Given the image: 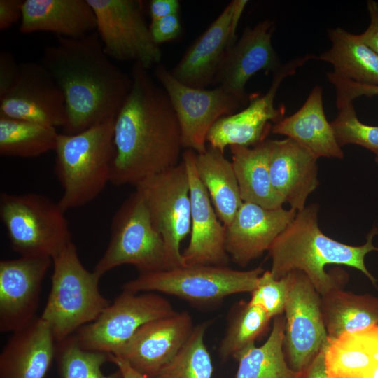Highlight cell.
<instances>
[{
    "instance_id": "1",
    "label": "cell",
    "mask_w": 378,
    "mask_h": 378,
    "mask_svg": "<svg viewBox=\"0 0 378 378\" xmlns=\"http://www.w3.org/2000/svg\"><path fill=\"white\" fill-rule=\"evenodd\" d=\"M132 86L114 120L111 182L136 186L177 165L182 157L181 131L164 89L134 63Z\"/></svg>"
},
{
    "instance_id": "2",
    "label": "cell",
    "mask_w": 378,
    "mask_h": 378,
    "mask_svg": "<svg viewBox=\"0 0 378 378\" xmlns=\"http://www.w3.org/2000/svg\"><path fill=\"white\" fill-rule=\"evenodd\" d=\"M41 63L64 94V134L115 118L132 86L131 76L113 63L96 31L79 38L58 36L56 44L45 48Z\"/></svg>"
},
{
    "instance_id": "3",
    "label": "cell",
    "mask_w": 378,
    "mask_h": 378,
    "mask_svg": "<svg viewBox=\"0 0 378 378\" xmlns=\"http://www.w3.org/2000/svg\"><path fill=\"white\" fill-rule=\"evenodd\" d=\"M318 206L306 205L297 211L295 218L276 237L268 250L271 258L270 270L276 279L295 270L302 272L316 291L325 295L342 288L346 279L342 270L328 272V265H344L359 270L377 286V279L368 270L365 259L372 251L378 252L373 239L378 234L374 225L360 246L340 242L322 232L318 220Z\"/></svg>"
},
{
    "instance_id": "4",
    "label": "cell",
    "mask_w": 378,
    "mask_h": 378,
    "mask_svg": "<svg viewBox=\"0 0 378 378\" xmlns=\"http://www.w3.org/2000/svg\"><path fill=\"white\" fill-rule=\"evenodd\" d=\"M114 120L74 134L59 133L55 172L62 188L57 202L64 211L90 203L111 182Z\"/></svg>"
},
{
    "instance_id": "5",
    "label": "cell",
    "mask_w": 378,
    "mask_h": 378,
    "mask_svg": "<svg viewBox=\"0 0 378 378\" xmlns=\"http://www.w3.org/2000/svg\"><path fill=\"white\" fill-rule=\"evenodd\" d=\"M52 260L51 289L40 317L59 342L96 320L111 302L99 291L101 277L85 269L73 241Z\"/></svg>"
},
{
    "instance_id": "6",
    "label": "cell",
    "mask_w": 378,
    "mask_h": 378,
    "mask_svg": "<svg viewBox=\"0 0 378 378\" xmlns=\"http://www.w3.org/2000/svg\"><path fill=\"white\" fill-rule=\"evenodd\" d=\"M64 213L40 193L0 194V218L10 248L20 256L52 258L71 242Z\"/></svg>"
},
{
    "instance_id": "7",
    "label": "cell",
    "mask_w": 378,
    "mask_h": 378,
    "mask_svg": "<svg viewBox=\"0 0 378 378\" xmlns=\"http://www.w3.org/2000/svg\"><path fill=\"white\" fill-rule=\"evenodd\" d=\"M265 270H237L227 266L184 265L139 275L122 286L132 293L159 292L195 304H210L231 295L251 293Z\"/></svg>"
},
{
    "instance_id": "8",
    "label": "cell",
    "mask_w": 378,
    "mask_h": 378,
    "mask_svg": "<svg viewBox=\"0 0 378 378\" xmlns=\"http://www.w3.org/2000/svg\"><path fill=\"white\" fill-rule=\"evenodd\" d=\"M123 265L148 273L172 269L164 243L154 227L141 195L134 190L115 213L108 246L93 272L102 277Z\"/></svg>"
},
{
    "instance_id": "9",
    "label": "cell",
    "mask_w": 378,
    "mask_h": 378,
    "mask_svg": "<svg viewBox=\"0 0 378 378\" xmlns=\"http://www.w3.org/2000/svg\"><path fill=\"white\" fill-rule=\"evenodd\" d=\"M153 225L164 243L172 268L184 266L181 244L190 233V183L184 162L148 177L135 186Z\"/></svg>"
},
{
    "instance_id": "10",
    "label": "cell",
    "mask_w": 378,
    "mask_h": 378,
    "mask_svg": "<svg viewBox=\"0 0 378 378\" xmlns=\"http://www.w3.org/2000/svg\"><path fill=\"white\" fill-rule=\"evenodd\" d=\"M176 312L169 301L158 293L122 290L96 320L73 335L83 349L114 355L142 326Z\"/></svg>"
},
{
    "instance_id": "11",
    "label": "cell",
    "mask_w": 378,
    "mask_h": 378,
    "mask_svg": "<svg viewBox=\"0 0 378 378\" xmlns=\"http://www.w3.org/2000/svg\"><path fill=\"white\" fill-rule=\"evenodd\" d=\"M88 1L96 16V31L111 59L134 61L148 70L160 64L162 50L152 38L141 1Z\"/></svg>"
},
{
    "instance_id": "12",
    "label": "cell",
    "mask_w": 378,
    "mask_h": 378,
    "mask_svg": "<svg viewBox=\"0 0 378 378\" xmlns=\"http://www.w3.org/2000/svg\"><path fill=\"white\" fill-rule=\"evenodd\" d=\"M154 76L173 106L180 125L183 148L197 153L206 150V137L215 122L241 106L220 87L198 89L181 83L162 64L155 66Z\"/></svg>"
},
{
    "instance_id": "13",
    "label": "cell",
    "mask_w": 378,
    "mask_h": 378,
    "mask_svg": "<svg viewBox=\"0 0 378 378\" xmlns=\"http://www.w3.org/2000/svg\"><path fill=\"white\" fill-rule=\"evenodd\" d=\"M286 275L288 293L284 310V351L289 366L303 372L328 340L321 297L302 272L295 270Z\"/></svg>"
},
{
    "instance_id": "14",
    "label": "cell",
    "mask_w": 378,
    "mask_h": 378,
    "mask_svg": "<svg viewBox=\"0 0 378 378\" xmlns=\"http://www.w3.org/2000/svg\"><path fill=\"white\" fill-rule=\"evenodd\" d=\"M316 58L306 54L289 60L273 73L268 90L250 99L243 110L222 117L210 129L208 146L224 153L227 146H255L265 141L274 123L284 117L285 107H275L274 99L283 80L293 75L306 62Z\"/></svg>"
},
{
    "instance_id": "15",
    "label": "cell",
    "mask_w": 378,
    "mask_h": 378,
    "mask_svg": "<svg viewBox=\"0 0 378 378\" xmlns=\"http://www.w3.org/2000/svg\"><path fill=\"white\" fill-rule=\"evenodd\" d=\"M0 115L62 128L66 121L64 94L41 62H22L15 82L0 97Z\"/></svg>"
},
{
    "instance_id": "16",
    "label": "cell",
    "mask_w": 378,
    "mask_h": 378,
    "mask_svg": "<svg viewBox=\"0 0 378 378\" xmlns=\"http://www.w3.org/2000/svg\"><path fill=\"white\" fill-rule=\"evenodd\" d=\"M274 22L265 20L246 29L237 41L227 49L212 84L234 97L241 106L248 98L246 85L260 71H276L281 66L272 37Z\"/></svg>"
},
{
    "instance_id": "17",
    "label": "cell",
    "mask_w": 378,
    "mask_h": 378,
    "mask_svg": "<svg viewBox=\"0 0 378 378\" xmlns=\"http://www.w3.org/2000/svg\"><path fill=\"white\" fill-rule=\"evenodd\" d=\"M52 260L20 256L0 261V331L16 332L32 322L42 282Z\"/></svg>"
},
{
    "instance_id": "18",
    "label": "cell",
    "mask_w": 378,
    "mask_h": 378,
    "mask_svg": "<svg viewBox=\"0 0 378 378\" xmlns=\"http://www.w3.org/2000/svg\"><path fill=\"white\" fill-rule=\"evenodd\" d=\"M194 327L188 312H176L142 326L114 356L140 373L156 378L184 346Z\"/></svg>"
},
{
    "instance_id": "19",
    "label": "cell",
    "mask_w": 378,
    "mask_h": 378,
    "mask_svg": "<svg viewBox=\"0 0 378 378\" xmlns=\"http://www.w3.org/2000/svg\"><path fill=\"white\" fill-rule=\"evenodd\" d=\"M196 153H182L190 183L191 204L190 237L182 252L185 265L227 266L230 260L225 247V226L219 220L206 189L198 177Z\"/></svg>"
},
{
    "instance_id": "20",
    "label": "cell",
    "mask_w": 378,
    "mask_h": 378,
    "mask_svg": "<svg viewBox=\"0 0 378 378\" xmlns=\"http://www.w3.org/2000/svg\"><path fill=\"white\" fill-rule=\"evenodd\" d=\"M296 213L291 208L267 209L243 202L230 224L225 227V247L230 258L244 267L260 258L268 251Z\"/></svg>"
},
{
    "instance_id": "21",
    "label": "cell",
    "mask_w": 378,
    "mask_h": 378,
    "mask_svg": "<svg viewBox=\"0 0 378 378\" xmlns=\"http://www.w3.org/2000/svg\"><path fill=\"white\" fill-rule=\"evenodd\" d=\"M318 158L290 138L271 139L270 174L275 192L298 211L318 185Z\"/></svg>"
},
{
    "instance_id": "22",
    "label": "cell",
    "mask_w": 378,
    "mask_h": 378,
    "mask_svg": "<svg viewBox=\"0 0 378 378\" xmlns=\"http://www.w3.org/2000/svg\"><path fill=\"white\" fill-rule=\"evenodd\" d=\"M234 0L190 46L171 74L181 83L198 89L212 84L225 51L232 46L230 28Z\"/></svg>"
},
{
    "instance_id": "23",
    "label": "cell",
    "mask_w": 378,
    "mask_h": 378,
    "mask_svg": "<svg viewBox=\"0 0 378 378\" xmlns=\"http://www.w3.org/2000/svg\"><path fill=\"white\" fill-rule=\"evenodd\" d=\"M56 344L48 324L36 317L13 332L0 354V378H44L55 359Z\"/></svg>"
},
{
    "instance_id": "24",
    "label": "cell",
    "mask_w": 378,
    "mask_h": 378,
    "mask_svg": "<svg viewBox=\"0 0 378 378\" xmlns=\"http://www.w3.org/2000/svg\"><path fill=\"white\" fill-rule=\"evenodd\" d=\"M271 132L294 140L318 158L342 159L344 155L331 122L326 118L322 88L318 85L312 89L295 113L274 123Z\"/></svg>"
},
{
    "instance_id": "25",
    "label": "cell",
    "mask_w": 378,
    "mask_h": 378,
    "mask_svg": "<svg viewBox=\"0 0 378 378\" xmlns=\"http://www.w3.org/2000/svg\"><path fill=\"white\" fill-rule=\"evenodd\" d=\"M19 29L79 38L95 31L97 20L88 0H24Z\"/></svg>"
},
{
    "instance_id": "26",
    "label": "cell",
    "mask_w": 378,
    "mask_h": 378,
    "mask_svg": "<svg viewBox=\"0 0 378 378\" xmlns=\"http://www.w3.org/2000/svg\"><path fill=\"white\" fill-rule=\"evenodd\" d=\"M271 139H266L252 148L230 147L232 164L243 202L267 209L282 207V199L275 192L270 179V155Z\"/></svg>"
},
{
    "instance_id": "27",
    "label": "cell",
    "mask_w": 378,
    "mask_h": 378,
    "mask_svg": "<svg viewBox=\"0 0 378 378\" xmlns=\"http://www.w3.org/2000/svg\"><path fill=\"white\" fill-rule=\"evenodd\" d=\"M321 297V311L328 340L378 326V298L342 288Z\"/></svg>"
},
{
    "instance_id": "28",
    "label": "cell",
    "mask_w": 378,
    "mask_h": 378,
    "mask_svg": "<svg viewBox=\"0 0 378 378\" xmlns=\"http://www.w3.org/2000/svg\"><path fill=\"white\" fill-rule=\"evenodd\" d=\"M195 167L219 220L229 225L243 202L231 161L223 152L207 146L204 153H196Z\"/></svg>"
},
{
    "instance_id": "29",
    "label": "cell",
    "mask_w": 378,
    "mask_h": 378,
    "mask_svg": "<svg viewBox=\"0 0 378 378\" xmlns=\"http://www.w3.org/2000/svg\"><path fill=\"white\" fill-rule=\"evenodd\" d=\"M331 48L318 59L330 63L337 76L353 82L378 85V55L358 35L341 27L328 31Z\"/></svg>"
},
{
    "instance_id": "30",
    "label": "cell",
    "mask_w": 378,
    "mask_h": 378,
    "mask_svg": "<svg viewBox=\"0 0 378 378\" xmlns=\"http://www.w3.org/2000/svg\"><path fill=\"white\" fill-rule=\"evenodd\" d=\"M378 326L328 340L323 347L326 366L333 378H362L375 362Z\"/></svg>"
},
{
    "instance_id": "31",
    "label": "cell",
    "mask_w": 378,
    "mask_h": 378,
    "mask_svg": "<svg viewBox=\"0 0 378 378\" xmlns=\"http://www.w3.org/2000/svg\"><path fill=\"white\" fill-rule=\"evenodd\" d=\"M284 331L283 315L274 317L265 342L248 348L237 358L236 378H302L303 372L293 370L286 360Z\"/></svg>"
},
{
    "instance_id": "32",
    "label": "cell",
    "mask_w": 378,
    "mask_h": 378,
    "mask_svg": "<svg viewBox=\"0 0 378 378\" xmlns=\"http://www.w3.org/2000/svg\"><path fill=\"white\" fill-rule=\"evenodd\" d=\"M59 133L56 127L0 115V155L34 158L55 150Z\"/></svg>"
},
{
    "instance_id": "33",
    "label": "cell",
    "mask_w": 378,
    "mask_h": 378,
    "mask_svg": "<svg viewBox=\"0 0 378 378\" xmlns=\"http://www.w3.org/2000/svg\"><path fill=\"white\" fill-rule=\"evenodd\" d=\"M272 318L260 307L241 300L230 314L227 328L219 346V356L225 361L235 360L268 330Z\"/></svg>"
},
{
    "instance_id": "34",
    "label": "cell",
    "mask_w": 378,
    "mask_h": 378,
    "mask_svg": "<svg viewBox=\"0 0 378 378\" xmlns=\"http://www.w3.org/2000/svg\"><path fill=\"white\" fill-rule=\"evenodd\" d=\"M209 322L194 327L179 352L159 373L156 378H211V357L204 343Z\"/></svg>"
},
{
    "instance_id": "35",
    "label": "cell",
    "mask_w": 378,
    "mask_h": 378,
    "mask_svg": "<svg viewBox=\"0 0 378 378\" xmlns=\"http://www.w3.org/2000/svg\"><path fill=\"white\" fill-rule=\"evenodd\" d=\"M55 360L61 378H122L118 370L108 374L102 370L109 354L80 347L74 335L57 342Z\"/></svg>"
},
{
    "instance_id": "36",
    "label": "cell",
    "mask_w": 378,
    "mask_h": 378,
    "mask_svg": "<svg viewBox=\"0 0 378 378\" xmlns=\"http://www.w3.org/2000/svg\"><path fill=\"white\" fill-rule=\"evenodd\" d=\"M337 109L331 125L340 146L358 145L378 154V126L363 123L356 115L353 102Z\"/></svg>"
},
{
    "instance_id": "37",
    "label": "cell",
    "mask_w": 378,
    "mask_h": 378,
    "mask_svg": "<svg viewBox=\"0 0 378 378\" xmlns=\"http://www.w3.org/2000/svg\"><path fill=\"white\" fill-rule=\"evenodd\" d=\"M288 293L287 275L276 279L270 270H265L250 293L251 296L248 302L262 308L273 319L284 313Z\"/></svg>"
},
{
    "instance_id": "38",
    "label": "cell",
    "mask_w": 378,
    "mask_h": 378,
    "mask_svg": "<svg viewBox=\"0 0 378 378\" xmlns=\"http://www.w3.org/2000/svg\"><path fill=\"white\" fill-rule=\"evenodd\" d=\"M326 76L335 89L337 108L349 103L354 102L355 99L361 96L370 97L378 95V85L359 84L340 78L332 71L327 73Z\"/></svg>"
},
{
    "instance_id": "39",
    "label": "cell",
    "mask_w": 378,
    "mask_h": 378,
    "mask_svg": "<svg viewBox=\"0 0 378 378\" xmlns=\"http://www.w3.org/2000/svg\"><path fill=\"white\" fill-rule=\"evenodd\" d=\"M150 31L154 42L158 46L176 38L181 31L178 14L151 21Z\"/></svg>"
},
{
    "instance_id": "40",
    "label": "cell",
    "mask_w": 378,
    "mask_h": 378,
    "mask_svg": "<svg viewBox=\"0 0 378 378\" xmlns=\"http://www.w3.org/2000/svg\"><path fill=\"white\" fill-rule=\"evenodd\" d=\"M20 71V63L8 51L0 52V97L5 94L15 82Z\"/></svg>"
},
{
    "instance_id": "41",
    "label": "cell",
    "mask_w": 378,
    "mask_h": 378,
    "mask_svg": "<svg viewBox=\"0 0 378 378\" xmlns=\"http://www.w3.org/2000/svg\"><path fill=\"white\" fill-rule=\"evenodd\" d=\"M366 4L370 23L368 28L358 36L378 55V2L369 0Z\"/></svg>"
},
{
    "instance_id": "42",
    "label": "cell",
    "mask_w": 378,
    "mask_h": 378,
    "mask_svg": "<svg viewBox=\"0 0 378 378\" xmlns=\"http://www.w3.org/2000/svg\"><path fill=\"white\" fill-rule=\"evenodd\" d=\"M22 0H0V30H6L21 20Z\"/></svg>"
},
{
    "instance_id": "43",
    "label": "cell",
    "mask_w": 378,
    "mask_h": 378,
    "mask_svg": "<svg viewBox=\"0 0 378 378\" xmlns=\"http://www.w3.org/2000/svg\"><path fill=\"white\" fill-rule=\"evenodd\" d=\"M180 3L178 0H151L149 2V13L151 21L178 14Z\"/></svg>"
},
{
    "instance_id": "44",
    "label": "cell",
    "mask_w": 378,
    "mask_h": 378,
    "mask_svg": "<svg viewBox=\"0 0 378 378\" xmlns=\"http://www.w3.org/2000/svg\"><path fill=\"white\" fill-rule=\"evenodd\" d=\"M302 378H333L327 371L323 349L303 371Z\"/></svg>"
},
{
    "instance_id": "45",
    "label": "cell",
    "mask_w": 378,
    "mask_h": 378,
    "mask_svg": "<svg viewBox=\"0 0 378 378\" xmlns=\"http://www.w3.org/2000/svg\"><path fill=\"white\" fill-rule=\"evenodd\" d=\"M109 362L115 364L120 372L122 378H151L132 368L121 358L109 354Z\"/></svg>"
},
{
    "instance_id": "46",
    "label": "cell",
    "mask_w": 378,
    "mask_h": 378,
    "mask_svg": "<svg viewBox=\"0 0 378 378\" xmlns=\"http://www.w3.org/2000/svg\"><path fill=\"white\" fill-rule=\"evenodd\" d=\"M377 352V351H376ZM362 378H378V359L375 354V362Z\"/></svg>"
},
{
    "instance_id": "47",
    "label": "cell",
    "mask_w": 378,
    "mask_h": 378,
    "mask_svg": "<svg viewBox=\"0 0 378 378\" xmlns=\"http://www.w3.org/2000/svg\"><path fill=\"white\" fill-rule=\"evenodd\" d=\"M375 162L378 164V154L375 155Z\"/></svg>"
},
{
    "instance_id": "48",
    "label": "cell",
    "mask_w": 378,
    "mask_h": 378,
    "mask_svg": "<svg viewBox=\"0 0 378 378\" xmlns=\"http://www.w3.org/2000/svg\"><path fill=\"white\" fill-rule=\"evenodd\" d=\"M377 235H378V234H377Z\"/></svg>"
}]
</instances>
